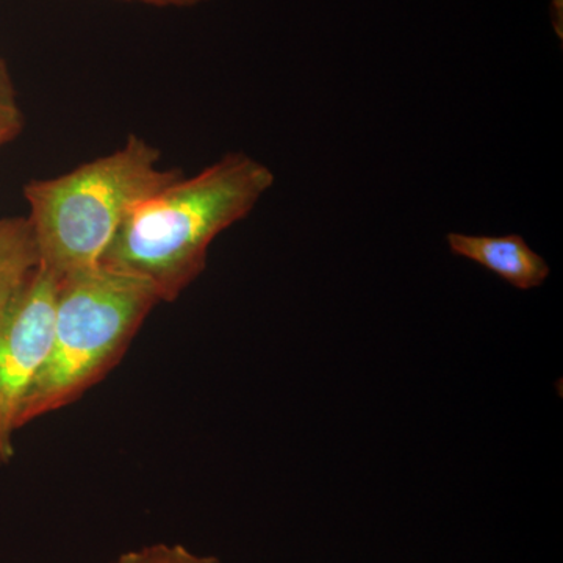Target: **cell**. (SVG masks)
<instances>
[{"mask_svg":"<svg viewBox=\"0 0 563 563\" xmlns=\"http://www.w3.org/2000/svg\"><path fill=\"white\" fill-rule=\"evenodd\" d=\"M110 563H221L214 555L195 553L180 543H152L125 551Z\"/></svg>","mask_w":563,"mask_h":563,"instance_id":"52a82bcc","label":"cell"},{"mask_svg":"<svg viewBox=\"0 0 563 563\" xmlns=\"http://www.w3.org/2000/svg\"><path fill=\"white\" fill-rule=\"evenodd\" d=\"M60 280L40 265L0 318V466L14 457L22 404L49 352Z\"/></svg>","mask_w":563,"mask_h":563,"instance_id":"277c9868","label":"cell"},{"mask_svg":"<svg viewBox=\"0 0 563 563\" xmlns=\"http://www.w3.org/2000/svg\"><path fill=\"white\" fill-rule=\"evenodd\" d=\"M125 2H139L144 5L161 7V9H190V7L201 5V3L210 2V0H125Z\"/></svg>","mask_w":563,"mask_h":563,"instance_id":"9c48e42d","label":"cell"},{"mask_svg":"<svg viewBox=\"0 0 563 563\" xmlns=\"http://www.w3.org/2000/svg\"><path fill=\"white\" fill-rule=\"evenodd\" d=\"M274 173L242 151L179 179L129 213L101 265L150 284L174 302L207 266L211 243L255 209Z\"/></svg>","mask_w":563,"mask_h":563,"instance_id":"6da1fadb","label":"cell"},{"mask_svg":"<svg viewBox=\"0 0 563 563\" xmlns=\"http://www.w3.org/2000/svg\"><path fill=\"white\" fill-rule=\"evenodd\" d=\"M158 303L150 284L106 265L63 276L49 352L22 404L20 429L106 379Z\"/></svg>","mask_w":563,"mask_h":563,"instance_id":"3957f363","label":"cell"},{"mask_svg":"<svg viewBox=\"0 0 563 563\" xmlns=\"http://www.w3.org/2000/svg\"><path fill=\"white\" fill-rule=\"evenodd\" d=\"M161 163L158 147L131 135L73 172L29 181L24 198L40 265L60 277L101 265L129 213L184 176Z\"/></svg>","mask_w":563,"mask_h":563,"instance_id":"7a4b0ae2","label":"cell"},{"mask_svg":"<svg viewBox=\"0 0 563 563\" xmlns=\"http://www.w3.org/2000/svg\"><path fill=\"white\" fill-rule=\"evenodd\" d=\"M24 129V114L18 102L16 88L11 79L9 66L0 57V136L13 141Z\"/></svg>","mask_w":563,"mask_h":563,"instance_id":"ba28073f","label":"cell"},{"mask_svg":"<svg viewBox=\"0 0 563 563\" xmlns=\"http://www.w3.org/2000/svg\"><path fill=\"white\" fill-rule=\"evenodd\" d=\"M38 266V247L27 218H0V318Z\"/></svg>","mask_w":563,"mask_h":563,"instance_id":"8992f818","label":"cell"},{"mask_svg":"<svg viewBox=\"0 0 563 563\" xmlns=\"http://www.w3.org/2000/svg\"><path fill=\"white\" fill-rule=\"evenodd\" d=\"M9 143H10L9 140L2 139V136H0V147L5 146V144H9Z\"/></svg>","mask_w":563,"mask_h":563,"instance_id":"30bf717a","label":"cell"},{"mask_svg":"<svg viewBox=\"0 0 563 563\" xmlns=\"http://www.w3.org/2000/svg\"><path fill=\"white\" fill-rule=\"evenodd\" d=\"M451 254L476 263L521 291L542 287L551 268L542 255L517 233L509 235H466L451 232L446 235Z\"/></svg>","mask_w":563,"mask_h":563,"instance_id":"5b68a950","label":"cell"}]
</instances>
